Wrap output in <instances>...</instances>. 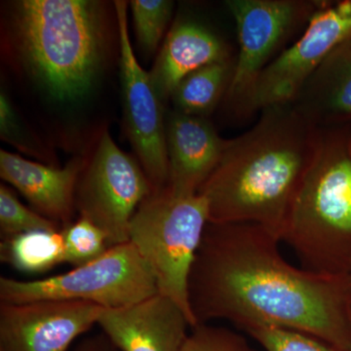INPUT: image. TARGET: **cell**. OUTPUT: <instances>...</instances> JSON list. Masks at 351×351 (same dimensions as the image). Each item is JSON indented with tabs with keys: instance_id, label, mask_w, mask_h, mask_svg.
Masks as SVG:
<instances>
[{
	"instance_id": "obj_1",
	"label": "cell",
	"mask_w": 351,
	"mask_h": 351,
	"mask_svg": "<svg viewBox=\"0 0 351 351\" xmlns=\"http://www.w3.org/2000/svg\"><path fill=\"white\" fill-rule=\"evenodd\" d=\"M280 242L254 223H208L189 281L196 326L283 328L351 351L350 279L291 265Z\"/></svg>"
},
{
	"instance_id": "obj_2",
	"label": "cell",
	"mask_w": 351,
	"mask_h": 351,
	"mask_svg": "<svg viewBox=\"0 0 351 351\" xmlns=\"http://www.w3.org/2000/svg\"><path fill=\"white\" fill-rule=\"evenodd\" d=\"M250 130L228 141L201 186L211 223H254L281 240L315 151L317 126L293 104L262 110Z\"/></svg>"
},
{
	"instance_id": "obj_3",
	"label": "cell",
	"mask_w": 351,
	"mask_h": 351,
	"mask_svg": "<svg viewBox=\"0 0 351 351\" xmlns=\"http://www.w3.org/2000/svg\"><path fill=\"white\" fill-rule=\"evenodd\" d=\"M12 34L27 71L59 101L87 93L105 61L108 25L98 1H17Z\"/></svg>"
},
{
	"instance_id": "obj_4",
	"label": "cell",
	"mask_w": 351,
	"mask_h": 351,
	"mask_svg": "<svg viewBox=\"0 0 351 351\" xmlns=\"http://www.w3.org/2000/svg\"><path fill=\"white\" fill-rule=\"evenodd\" d=\"M281 242L304 269L335 276L351 269V123L317 127L313 161Z\"/></svg>"
},
{
	"instance_id": "obj_5",
	"label": "cell",
	"mask_w": 351,
	"mask_h": 351,
	"mask_svg": "<svg viewBox=\"0 0 351 351\" xmlns=\"http://www.w3.org/2000/svg\"><path fill=\"white\" fill-rule=\"evenodd\" d=\"M208 223L204 196L177 195L167 186L141 203L129 226V241L154 272L157 292L184 311L191 328L189 276Z\"/></svg>"
},
{
	"instance_id": "obj_6",
	"label": "cell",
	"mask_w": 351,
	"mask_h": 351,
	"mask_svg": "<svg viewBox=\"0 0 351 351\" xmlns=\"http://www.w3.org/2000/svg\"><path fill=\"white\" fill-rule=\"evenodd\" d=\"M156 294L154 272L130 241L59 276L31 281L0 278V302L3 304L58 300L119 308Z\"/></svg>"
},
{
	"instance_id": "obj_7",
	"label": "cell",
	"mask_w": 351,
	"mask_h": 351,
	"mask_svg": "<svg viewBox=\"0 0 351 351\" xmlns=\"http://www.w3.org/2000/svg\"><path fill=\"white\" fill-rule=\"evenodd\" d=\"M321 3L304 0L226 1L239 36V57L226 96L235 114H249L252 94L261 73L298 27L307 25Z\"/></svg>"
},
{
	"instance_id": "obj_8",
	"label": "cell",
	"mask_w": 351,
	"mask_h": 351,
	"mask_svg": "<svg viewBox=\"0 0 351 351\" xmlns=\"http://www.w3.org/2000/svg\"><path fill=\"white\" fill-rule=\"evenodd\" d=\"M152 188L141 164L104 131L78 181L75 209L107 235L110 248L129 242V226Z\"/></svg>"
},
{
	"instance_id": "obj_9",
	"label": "cell",
	"mask_w": 351,
	"mask_h": 351,
	"mask_svg": "<svg viewBox=\"0 0 351 351\" xmlns=\"http://www.w3.org/2000/svg\"><path fill=\"white\" fill-rule=\"evenodd\" d=\"M350 38L351 0L322 2L302 36L261 73L252 94L249 114L293 103L328 55Z\"/></svg>"
},
{
	"instance_id": "obj_10",
	"label": "cell",
	"mask_w": 351,
	"mask_h": 351,
	"mask_svg": "<svg viewBox=\"0 0 351 351\" xmlns=\"http://www.w3.org/2000/svg\"><path fill=\"white\" fill-rule=\"evenodd\" d=\"M120 43V78L127 135L152 191L167 188L169 160L161 97L151 75L138 64L128 31L125 1H114Z\"/></svg>"
},
{
	"instance_id": "obj_11",
	"label": "cell",
	"mask_w": 351,
	"mask_h": 351,
	"mask_svg": "<svg viewBox=\"0 0 351 351\" xmlns=\"http://www.w3.org/2000/svg\"><path fill=\"white\" fill-rule=\"evenodd\" d=\"M104 309L91 302L58 300L0 302V351H66L98 324Z\"/></svg>"
},
{
	"instance_id": "obj_12",
	"label": "cell",
	"mask_w": 351,
	"mask_h": 351,
	"mask_svg": "<svg viewBox=\"0 0 351 351\" xmlns=\"http://www.w3.org/2000/svg\"><path fill=\"white\" fill-rule=\"evenodd\" d=\"M98 325L121 351H181L191 322L174 302L160 294L119 308H105Z\"/></svg>"
},
{
	"instance_id": "obj_13",
	"label": "cell",
	"mask_w": 351,
	"mask_h": 351,
	"mask_svg": "<svg viewBox=\"0 0 351 351\" xmlns=\"http://www.w3.org/2000/svg\"><path fill=\"white\" fill-rule=\"evenodd\" d=\"M206 117L173 112L166 119L169 160L168 188L177 195H196L221 161L228 145Z\"/></svg>"
},
{
	"instance_id": "obj_14",
	"label": "cell",
	"mask_w": 351,
	"mask_h": 351,
	"mask_svg": "<svg viewBox=\"0 0 351 351\" xmlns=\"http://www.w3.org/2000/svg\"><path fill=\"white\" fill-rule=\"evenodd\" d=\"M86 161L75 158L64 168H55L0 152V176L20 191L38 213L59 223H73L75 193Z\"/></svg>"
},
{
	"instance_id": "obj_15",
	"label": "cell",
	"mask_w": 351,
	"mask_h": 351,
	"mask_svg": "<svg viewBox=\"0 0 351 351\" xmlns=\"http://www.w3.org/2000/svg\"><path fill=\"white\" fill-rule=\"evenodd\" d=\"M230 59V47L223 39L207 27L186 21L171 29L149 75L159 96L165 100L186 76Z\"/></svg>"
},
{
	"instance_id": "obj_16",
	"label": "cell",
	"mask_w": 351,
	"mask_h": 351,
	"mask_svg": "<svg viewBox=\"0 0 351 351\" xmlns=\"http://www.w3.org/2000/svg\"><path fill=\"white\" fill-rule=\"evenodd\" d=\"M291 104L317 127L351 123V38L328 55Z\"/></svg>"
},
{
	"instance_id": "obj_17",
	"label": "cell",
	"mask_w": 351,
	"mask_h": 351,
	"mask_svg": "<svg viewBox=\"0 0 351 351\" xmlns=\"http://www.w3.org/2000/svg\"><path fill=\"white\" fill-rule=\"evenodd\" d=\"M235 60L217 62L186 76L171 99L176 112L206 117L226 96L232 83Z\"/></svg>"
},
{
	"instance_id": "obj_18",
	"label": "cell",
	"mask_w": 351,
	"mask_h": 351,
	"mask_svg": "<svg viewBox=\"0 0 351 351\" xmlns=\"http://www.w3.org/2000/svg\"><path fill=\"white\" fill-rule=\"evenodd\" d=\"M63 230H34L1 240L0 258L18 271L43 274L64 263Z\"/></svg>"
},
{
	"instance_id": "obj_19",
	"label": "cell",
	"mask_w": 351,
	"mask_h": 351,
	"mask_svg": "<svg viewBox=\"0 0 351 351\" xmlns=\"http://www.w3.org/2000/svg\"><path fill=\"white\" fill-rule=\"evenodd\" d=\"M63 234L64 263L73 267L93 262L110 249L105 232L84 217L64 226Z\"/></svg>"
},
{
	"instance_id": "obj_20",
	"label": "cell",
	"mask_w": 351,
	"mask_h": 351,
	"mask_svg": "<svg viewBox=\"0 0 351 351\" xmlns=\"http://www.w3.org/2000/svg\"><path fill=\"white\" fill-rule=\"evenodd\" d=\"M130 7L138 44L145 52H156L169 23L174 2L132 0Z\"/></svg>"
},
{
	"instance_id": "obj_21",
	"label": "cell",
	"mask_w": 351,
	"mask_h": 351,
	"mask_svg": "<svg viewBox=\"0 0 351 351\" xmlns=\"http://www.w3.org/2000/svg\"><path fill=\"white\" fill-rule=\"evenodd\" d=\"M59 223L45 218L36 210L25 207L15 193L0 186V232L2 239L34 230H61Z\"/></svg>"
},
{
	"instance_id": "obj_22",
	"label": "cell",
	"mask_w": 351,
	"mask_h": 351,
	"mask_svg": "<svg viewBox=\"0 0 351 351\" xmlns=\"http://www.w3.org/2000/svg\"><path fill=\"white\" fill-rule=\"evenodd\" d=\"M265 351H343L304 332L258 326L244 330Z\"/></svg>"
},
{
	"instance_id": "obj_23",
	"label": "cell",
	"mask_w": 351,
	"mask_h": 351,
	"mask_svg": "<svg viewBox=\"0 0 351 351\" xmlns=\"http://www.w3.org/2000/svg\"><path fill=\"white\" fill-rule=\"evenodd\" d=\"M181 351H255L248 341L228 328L200 324L191 328Z\"/></svg>"
},
{
	"instance_id": "obj_24",
	"label": "cell",
	"mask_w": 351,
	"mask_h": 351,
	"mask_svg": "<svg viewBox=\"0 0 351 351\" xmlns=\"http://www.w3.org/2000/svg\"><path fill=\"white\" fill-rule=\"evenodd\" d=\"M0 132L3 140L10 141L22 149L20 127L18 125L12 105L4 91H1L0 94Z\"/></svg>"
},
{
	"instance_id": "obj_25",
	"label": "cell",
	"mask_w": 351,
	"mask_h": 351,
	"mask_svg": "<svg viewBox=\"0 0 351 351\" xmlns=\"http://www.w3.org/2000/svg\"><path fill=\"white\" fill-rule=\"evenodd\" d=\"M117 348L106 338H95L87 339L78 346L76 351H117Z\"/></svg>"
}]
</instances>
